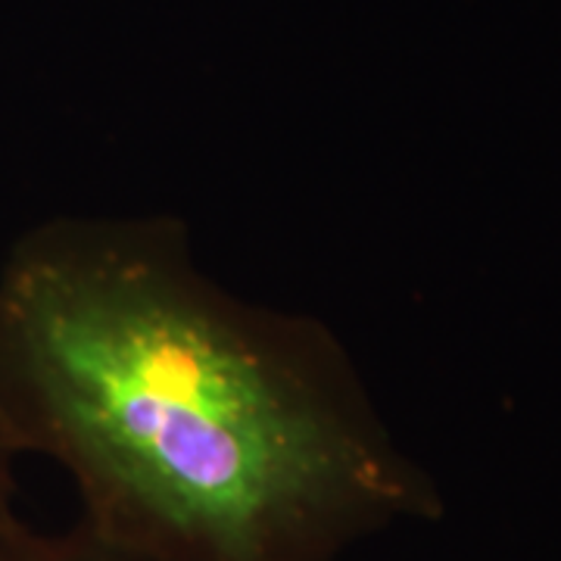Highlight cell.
<instances>
[{"mask_svg": "<svg viewBox=\"0 0 561 561\" xmlns=\"http://www.w3.org/2000/svg\"><path fill=\"white\" fill-rule=\"evenodd\" d=\"M0 561H135L76 524L62 534H44L25 524L16 508H0Z\"/></svg>", "mask_w": 561, "mask_h": 561, "instance_id": "7a4b0ae2", "label": "cell"}, {"mask_svg": "<svg viewBox=\"0 0 561 561\" xmlns=\"http://www.w3.org/2000/svg\"><path fill=\"white\" fill-rule=\"evenodd\" d=\"M13 461L16 453L7 440V431L0 424V508H10L13 505Z\"/></svg>", "mask_w": 561, "mask_h": 561, "instance_id": "3957f363", "label": "cell"}, {"mask_svg": "<svg viewBox=\"0 0 561 561\" xmlns=\"http://www.w3.org/2000/svg\"><path fill=\"white\" fill-rule=\"evenodd\" d=\"M0 424L135 561H337L443 515L341 337L231 294L172 216H60L10 247Z\"/></svg>", "mask_w": 561, "mask_h": 561, "instance_id": "6da1fadb", "label": "cell"}]
</instances>
